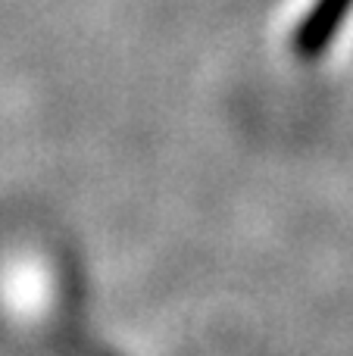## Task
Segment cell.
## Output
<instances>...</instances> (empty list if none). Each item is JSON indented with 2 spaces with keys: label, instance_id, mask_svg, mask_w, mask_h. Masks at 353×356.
<instances>
[{
  "label": "cell",
  "instance_id": "obj_1",
  "mask_svg": "<svg viewBox=\"0 0 353 356\" xmlns=\"http://www.w3.org/2000/svg\"><path fill=\"white\" fill-rule=\"evenodd\" d=\"M353 13V0H313L291 35V50L297 60L316 63L331 50L335 38L341 35L344 22Z\"/></svg>",
  "mask_w": 353,
  "mask_h": 356
}]
</instances>
